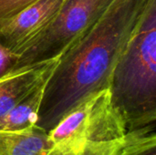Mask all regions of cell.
Wrapping results in <instances>:
<instances>
[{
  "instance_id": "obj_1",
  "label": "cell",
  "mask_w": 156,
  "mask_h": 155,
  "mask_svg": "<svg viewBox=\"0 0 156 155\" xmlns=\"http://www.w3.org/2000/svg\"><path fill=\"white\" fill-rule=\"evenodd\" d=\"M152 0H113L58 58L43 90L37 126L50 132L83 101L109 89L115 65Z\"/></svg>"
},
{
  "instance_id": "obj_2",
  "label": "cell",
  "mask_w": 156,
  "mask_h": 155,
  "mask_svg": "<svg viewBox=\"0 0 156 155\" xmlns=\"http://www.w3.org/2000/svg\"><path fill=\"white\" fill-rule=\"evenodd\" d=\"M108 90L127 132L155 127L156 0L115 65Z\"/></svg>"
},
{
  "instance_id": "obj_3",
  "label": "cell",
  "mask_w": 156,
  "mask_h": 155,
  "mask_svg": "<svg viewBox=\"0 0 156 155\" xmlns=\"http://www.w3.org/2000/svg\"><path fill=\"white\" fill-rule=\"evenodd\" d=\"M126 133L108 90L83 101L48 132L54 144L70 155H114Z\"/></svg>"
},
{
  "instance_id": "obj_4",
  "label": "cell",
  "mask_w": 156,
  "mask_h": 155,
  "mask_svg": "<svg viewBox=\"0 0 156 155\" xmlns=\"http://www.w3.org/2000/svg\"><path fill=\"white\" fill-rule=\"evenodd\" d=\"M113 0H66L51 22L18 52V71L57 59L106 11Z\"/></svg>"
},
{
  "instance_id": "obj_5",
  "label": "cell",
  "mask_w": 156,
  "mask_h": 155,
  "mask_svg": "<svg viewBox=\"0 0 156 155\" xmlns=\"http://www.w3.org/2000/svg\"><path fill=\"white\" fill-rule=\"evenodd\" d=\"M66 0H38L16 16L0 20V45L18 54L54 18Z\"/></svg>"
},
{
  "instance_id": "obj_6",
  "label": "cell",
  "mask_w": 156,
  "mask_h": 155,
  "mask_svg": "<svg viewBox=\"0 0 156 155\" xmlns=\"http://www.w3.org/2000/svg\"><path fill=\"white\" fill-rule=\"evenodd\" d=\"M57 61L58 58L0 78V122L31 90L48 80Z\"/></svg>"
},
{
  "instance_id": "obj_7",
  "label": "cell",
  "mask_w": 156,
  "mask_h": 155,
  "mask_svg": "<svg viewBox=\"0 0 156 155\" xmlns=\"http://www.w3.org/2000/svg\"><path fill=\"white\" fill-rule=\"evenodd\" d=\"M0 155H68L57 147L48 132L34 125L20 132L0 131Z\"/></svg>"
},
{
  "instance_id": "obj_8",
  "label": "cell",
  "mask_w": 156,
  "mask_h": 155,
  "mask_svg": "<svg viewBox=\"0 0 156 155\" xmlns=\"http://www.w3.org/2000/svg\"><path fill=\"white\" fill-rule=\"evenodd\" d=\"M46 82L37 86L10 110L0 122V131L20 132L37 124Z\"/></svg>"
},
{
  "instance_id": "obj_9",
  "label": "cell",
  "mask_w": 156,
  "mask_h": 155,
  "mask_svg": "<svg viewBox=\"0 0 156 155\" xmlns=\"http://www.w3.org/2000/svg\"><path fill=\"white\" fill-rule=\"evenodd\" d=\"M155 127L128 132L122 145L114 155H156Z\"/></svg>"
},
{
  "instance_id": "obj_10",
  "label": "cell",
  "mask_w": 156,
  "mask_h": 155,
  "mask_svg": "<svg viewBox=\"0 0 156 155\" xmlns=\"http://www.w3.org/2000/svg\"><path fill=\"white\" fill-rule=\"evenodd\" d=\"M38 0H0V20L16 16Z\"/></svg>"
},
{
  "instance_id": "obj_11",
  "label": "cell",
  "mask_w": 156,
  "mask_h": 155,
  "mask_svg": "<svg viewBox=\"0 0 156 155\" xmlns=\"http://www.w3.org/2000/svg\"><path fill=\"white\" fill-rule=\"evenodd\" d=\"M17 58L18 55L7 50L0 45V78L13 72Z\"/></svg>"
}]
</instances>
